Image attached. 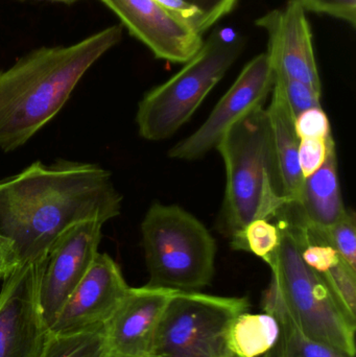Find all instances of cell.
I'll use <instances>...</instances> for the list:
<instances>
[{"mask_svg": "<svg viewBox=\"0 0 356 357\" xmlns=\"http://www.w3.org/2000/svg\"><path fill=\"white\" fill-rule=\"evenodd\" d=\"M121 202L111 174L100 165L37 161L0 180V235L14 243L21 264L39 261L73 225L118 216Z\"/></svg>", "mask_w": 356, "mask_h": 357, "instance_id": "cell-1", "label": "cell"}, {"mask_svg": "<svg viewBox=\"0 0 356 357\" xmlns=\"http://www.w3.org/2000/svg\"><path fill=\"white\" fill-rule=\"evenodd\" d=\"M123 37L107 27L69 46L42 47L0 70V150L24 146L62 110L88 70Z\"/></svg>", "mask_w": 356, "mask_h": 357, "instance_id": "cell-2", "label": "cell"}, {"mask_svg": "<svg viewBox=\"0 0 356 357\" xmlns=\"http://www.w3.org/2000/svg\"><path fill=\"white\" fill-rule=\"evenodd\" d=\"M217 150L226 169L219 230L233 248L250 222L275 218L286 205L276 176L267 110L259 107L232 126Z\"/></svg>", "mask_w": 356, "mask_h": 357, "instance_id": "cell-3", "label": "cell"}, {"mask_svg": "<svg viewBox=\"0 0 356 357\" xmlns=\"http://www.w3.org/2000/svg\"><path fill=\"white\" fill-rule=\"evenodd\" d=\"M276 220L279 245L265 262L271 268V282L282 304L305 335L355 357V317L341 303L325 277L303 261L292 228Z\"/></svg>", "mask_w": 356, "mask_h": 357, "instance_id": "cell-4", "label": "cell"}, {"mask_svg": "<svg viewBox=\"0 0 356 357\" xmlns=\"http://www.w3.org/2000/svg\"><path fill=\"white\" fill-rule=\"evenodd\" d=\"M148 287L189 293L212 281L217 243L208 229L177 205L155 203L141 224Z\"/></svg>", "mask_w": 356, "mask_h": 357, "instance_id": "cell-5", "label": "cell"}, {"mask_svg": "<svg viewBox=\"0 0 356 357\" xmlns=\"http://www.w3.org/2000/svg\"><path fill=\"white\" fill-rule=\"evenodd\" d=\"M244 44L242 38L223 31L210 35L179 73L140 100L136 114L140 136L161 142L183 127L238 60Z\"/></svg>", "mask_w": 356, "mask_h": 357, "instance_id": "cell-6", "label": "cell"}, {"mask_svg": "<svg viewBox=\"0 0 356 357\" xmlns=\"http://www.w3.org/2000/svg\"><path fill=\"white\" fill-rule=\"evenodd\" d=\"M247 298L176 291L157 327L148 357H236L228 344L232 321Z\"/></svg>", "mask_w": 356, "mask_h": 357, "instance_id": "cell-7", "label": "cell"}, {"mask_svg": "<svg viewBox=\"0 0 356 357\" xmlns=\"http://www.w3.org/2000/svg\"><path fill=\"white\" fill-rule=\"evenodd\" d=\"M47 259V258H46ZM46 259L21 264L0 291V357H42L52 333L40 308Z\"/></svg>", "mask_w": 356, "mask_h": 357, "instance_id": "cell-8", "label": "cell"}, {"mask_svg": "<svg viewBox=\"0 0 356 357\" xmlns=\"http://www.w3.org/2000/svg\"><path fill=\"white\" fill-rule=\"evenodd\" d=\"M275 73L267 52L242 69L233 85L219 100L208 119L192 135L178 142L169 155L177 160L194 161L217 149L226 132L259 107L273 90Z\"/></svg>", "mask_w": 356, "mask_h": 357, "instance_id": "cell-9", "label": "cell"}, {"mask_svg": "<svg viewBox=\"0 0 356 357\" xmlns=\"http://www.w3.org/2000/svg\"><path fill=\"white\" fill-rule=\"evenodd\" d=\"M102 225L93 220L77 222L65 230L50 249L39 291L40 308L48 328L93 264Z\"/></svg>", "mask_w": 356, "mask_h": 357, "instance_id": "cell-10", "label": "cell"}, {"mask_svg": "<svg viewBox=\"0 0 356 357\" xmlns=\"http://www.w3.org/2000/svg\"><path fill=\"white\" fill-rule=\"evenodd\" d=\"M129 289L118 264L98 252L50 326V333L73 335L104 328Z\"/></svg>", "mask_w": 356, "mask_h": 357, "instance_id": "cell-11", "label": "cell"}, {"mask_svg": "<svg viewBox=\"0 0 356 357\" xmlns=\"http://www.w3.org/2000/svg\"><path fill=\"white\" fill-rule=\"evenodd\" d=\"M305 12L298 0H288L284 8L257 19L256 25L267 31V54L275 75L302 82L322 93L313 35Z\"/></svg>", "mask_w": 356, "mask_h": 357, "instance_id": "cell-12", "label": "cell"}, {"mask_svg": "<svg viewBox=\"0 0 356 357\" xmlns=\"http://www.w3.org/2000/svg\"><path fill=\"white\" fill-rule=\"evenodd\" d=\"M156 58L184 63L202 47V36L171 16L155 0H100Z\"/></svg>", "mask_w": 356, "mask_h": 357, "instance_id": "cell-13", "label": "cell"}, {"mask_svg": "<svg viewBox=\"0 0 356 357\" xmlns=\"http://www.w3.org/2000/svg\"><path fill=\"white\" fill-rule=\"evenodd\" d=\"M175 291L144 285L130 287L105 333L112 356L148 357L157 327Z\"/></svg>", "mask_w": 356, "mask_h": 357, "instance_id": "cell-14", "label": "cell"}, {"mask_svg": "<svg viewBox=\"0 0 356 357\" xmlns=\"http://www.w3.org/2000/svg\"><path fill=\"white\" fill-rule=\"evenodd\" d=\"M284 209L301 224L322 232L342 218L346 208L341 192L334 139L324 165L303 181L299 201L286 204Z\"/></svg>", "mask_w": 356, "mask_h": 357, "instance_id": "cell-15", "label": "cell"}, {"mask_svg": "<svg viewBox=\"0 0 356 357\" xmlns=\"http://www.w3.org/2000/svg\"><path fill=\"white\" fill-rule=\"evenodd\" d=\"M271 93V104L265 110L276 176L286 204H296L304 177L299 165V138L295 130V119L279 91L273 87Z\"/></svg>", "mask_w": 356, "mask_h": 357, "instance_id": "cell-16", "label": "cell"}, {"mask_svg": "<svg viewBox=\"0 0 356 357\" xmlns=\"http://www.w3.org/2000/svg\"><path fill=\"white\" fill-rule=\"evenodd\" d=\"M263 308L279 326L275 346L263 357H351L305 335L291 318L272 282L263 294Z\"/></svg>", "mask_w": 356, "mask_h": 357, "instance_id": "cell-17", "label": "cell"}, {"mask_svg": "<svg viewBox=\"0 0 356 357\" xmlns=\"http://www.w3.org/2000/svg\"><path fill=\"white\" fill-rule=\"evenodd\" d=\"M279 326L272 314H251L248 310L238 314L230 325L228 344L236 357H259L275 346Z\"/></svg>", "mask_w": 356, "mask_h": 357, "instance_id": "cell-18", "label": "cell"}, {"mask_svg": "<svg viewBox=\"0 0 356 357\" xmlns=\"http://www.w3.org/2000/svg\"><path fill=\"white\" fill-rule=\"evenodd\" d=\"M104 328L73 335H52L42 357H111Z\"/></svg>", "mask_w": 356, "mask_h": 357, "instance_id": "cell-19", "label": "cell"}, {"mask_svg": "<svg viewBox=\"0 0 356 357\" xmlns=\"http://www.w3.org/2000/svg\"><path fill=\"white\" fill-rule=\"evenodd\" d=\"M280 234L277 225L270 220H253L242 231L240 241L232 249L250 252L263 261L268 259L279 245Z\"/></svg>", "mask_w": 356, "mask_h": 357, "instance_id": "cell-20", "label": "cell"}, {"mask_svg": "<svg viewBox=\"0 0 356 357\" xmlns=\"http://www.w3.org/2000/svg\"><path fill=\"white\" fill-rule=\"evenodd\" d=\"M274 88L281 94L294 119L304 111L322 107L321 92L302 82L275 75Z\"/></svg>", "mask_w": 356, "mask_h": 357, "instance_id": "cell-21", "label": "cell"}, {"mask_svg": "<svg viewBox=\"0 0 356 357\" xmlns=\"http://www.w3.org/2000/svg\"><path fill=\"white\" fill-rule=\"evenodd\" d=\"M327 243L340 257L356 270V220L355 212L346 209L342 218L323 231Z\"/></svg>", "mask_w": 356, "mask_h": 357, "instance_id": "cell-22", "label": "cell"}, {"mask_svg": "<svg viewBox=\"0 0 356 357\" xmlns=\"http://www.w3.org/2000/svg\"><path fill=\"white\" fill-rule=\"evenodd\" d=\"M322 275L341 303L356 318V270L341 258L334 268Z\"/></svg>", "mask_w": 356, "mask_h": 357, "instance_id": "cell-23", "label": "cell"}, {"mask_svg": "<svg viewBox=\"0 0 356 357\" xmlns=\"http://www.w3.org/2000/svg\"><path fill=\"white\" fill-rule=\"evenodd\" d=\"M294 123L299 139H327L332 135L330 119L322 107L304 111Z\"/></svg>", "mask_w": 356, "mask_h": 357, "instance_id": "cell-24", "label": "cell"}, {"mask_svg": "<svg viewBox=\"0 0 356 357\" xmlns=\"http://www.w3.org/2000/svg\"><path fill=\"white\" fill-rule=\"evenodd\" d=\"M334 137L327 139H299V165L303 177L313 175L325 162Z\"/></svg>", "mask_w": 356, "mask_h": 357, "instance_id": "cell-25", "label": "cell"}, {"mask_svg": "<svg viewBox=\"0 0 356 357\" xmlns=\"http://www.w3.org/2000/svg\"><path fill=\"white\" fill-rule=\"evenodd\" d=\"M305 10L328 15L355 27L356 0H298Z\"/></svg>", "mask_w": 356, "mask_h": 357, "instance_id": "cell-26", "label": "cell"}, {"mask_svg": "<svg viewBox=\"0 0 356 357\" xmlns=\"http://www.w3.org/2000/svg\"><path fill=\"white\" fill-rule=\"evenodd\" d=\"M171 16L202 36L205 33L204 17L198 8L184 0H155Z\"/></svg>", "mask_w": 356, "mask_h": 357, "instance_id": "cell-27", "label": "cell"}, {"mask_svg": "<svg viewBox=\"0 0 356 357\" xmlns=\"http://www.w3.org/2000/svg\"><path fill=\"white\" fill-rule=\"evenodd\" d=\"M198 8L204 17L205 31L229 14L238 0H184Z\"/></svg>", "mask_w": 356, "mask_h": 357, "instance_id": "cell-28", "label": "cell"}, {"mask_svg": "<svg viewBox=\"0 0 356 357\" xmlns=\"http://www.w3.org/2000/svg\"><path fill=\"white\" fill-rule=\"evenodd\" d=\"M21 264L14 243L0 235V279L6 278Z\"/></svg>", "mask_w": 356, "mask_h": 357, "instance_id": "cell-29", "label": "cell"}, {"mask_svg": "<svg viewBox=\"0 0 356 357\" xmlns=\"http://www.w3.org/2000/svg\"><path fill=\"white\" fill-rule=\"evenodd\" d=\"M49 1L63 2V3L71 4L79 1V0H49Z\"/></svg>", "mask_w": 356, "mask_h": 357, "instance_id": "cell-30", "label": "cell"}, {"mask_svg": "<svg viewBox=\"0 0 356 357\" xmlns=\"http://www.w3.org/2000/svg\"><path fill=\"white\" fill-rule=\"evenodd\" d=\"M111 357H123V356H111Z\"/></svg>", "mask_w": 356, "mask_h": 357, "instance_id": "cell-31", "label": "cell"}]
</instances>
